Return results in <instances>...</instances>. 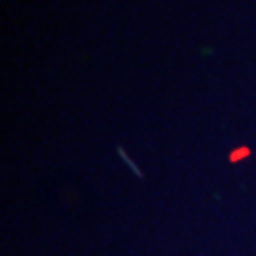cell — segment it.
<instances>
[{
    "label": "cell",
    "instance_id": "6da1fadb",
    "mask_svg": "<svg viewBox=\"0 0 256 256\" xmlns=\"http://www.w3.org/2000/svg\"><path fill=\"white\" fill-rule=\"evenodd\" d=\"M250 154V150H248L247 146H243V148H239V150H234L232 154H230V160L232 162H239L241 158H245V156H248Z\"/></svg>",
    "mask_w": 256,
    "mask_h": 256
}]
</instances>
